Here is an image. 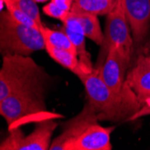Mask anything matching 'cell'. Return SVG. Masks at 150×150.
<instances>
[{
	"label": "cell",
	"mask_w": 150,
	"mask_h": 150,
	"mask_svg": "<svg viewBox=\"0 0 150 150\" xmlns=\"http://www.w3.org/2000/svg\"><path fill=\"white\" fill-rule=\"evenodd\" d=\"M76 76L83 83L88 102L95 108L99 120H115L129 114L131 116L141 108L136 95L120 96L113 93L104 83L98 67H94L92 72H80Z\"/></svg>",
	"instance_id": "obj_1"
},
{
	"label": "cell",
	"mask_w": 150,
	"mask_h": 150,
	"mask_svg": "<svg viewBox=\"0 0 150 150\" xmlns=\"http://www.w3.org/2000/svg\"><path fill=\"white\" fill-rule=\"evenodd\" d=\"M44 71L32 58L4 55L0 70V101L22 91H43Z\"/></svg>",
	"instance_id": "obj_2"
},
{
	"label": "cell",
	"mask_w": 150,
	"mask_h": 150,
	"mask_svg": "<svg viewBox=\"0 0 150 150\" xmlns=\"http://www.w3.org/2000/svg\"><path fill=\"white\" fill-rule=\"evenodd\" d=\"M46 49L43 35L37 28L13 19L7 11L0 13V50L4 55L29 56Z\"/></svg>",
	"instance_id": "obj_3"
},
{
	"label": "cell",
	"mask_w": 150,
	"mask_h": 150,
	"mask_svg": "<svg viewBox=\"0 0 150 150\" xmlns=\"http://www.w3.org/2000/svg\"><path fill=\"white\" fill-rule=\"evenodd\" d=\"M130 30L123 0H115L113 8L107 15L104 40L94 67H100L103 64L109 51L112 48H119L132 56L134 42Z\"/></svg>",
	"instance_id": "obj_4"
},
{
	"label": "cell",
	"mask_w": 150,
	"mask_h": 150,
	"mask_svg": "<svg viewBox=\"0 0 150 150\" xmlns=\"http://www.w3.org/2000/svg\"><path fill=\"white\" fill-rule=\"evenodd\" d=\"M45 110L42 91L17 92L0 101V114L10 127L23 118L43 114Z\"/></svg>",
	"instance_id": "obj_5"
},
{
	"label": "cell",
	"mask_w": 150,
	"mask_h": 150,
	"mask_svg": "<svg viewBox=\"0 0 150 150\" xmlns=\"http://www.w3.org/2000/svg\"><path fill=\"white\" fill-rule=\"evenodd\" d=\"M131 55L119 48L109 51L103 64L98 67L102 78L111 91L120 96L136 95L125 84V74L130 62Z\"/></svg>",
	"instance_id": "obj_6"
},
{
	"label": "cell",
	"mask_w": 150,
	"mask_h": 150,
	"mask_svg": "<svg viewBox=\"0 0 150 150\" xmlns=\"http://www.w3.org/2000/svg\"><path fill=\"white\" fill-rule=\"evenodd\" d=\"M58 124L52 120H43L27 137L17 129H12L11 134L2 142L1 150H47L50 146L51 136Z\"/></svg>",
	"instance_id": "obj_7"
},
{
	"label": "cell",
	"mask_w": 150,
	"mask_h": 150,
	"mask_svg": "<svg viewBox=\"0 0 150 150\" xmlns=\"http://www.w3.org/2000/svg\"><path fill=\"white\" fill-rule=\"evenodd\" d=\"M99 120L95 108L88 102L82 112L67 122L63 132L51 143L50 150H72V146L83 132L92 124Z\"/></svg>",
	"instance_id": "obj_8"
},
{
	"label": "cell",
	"mask_w": 150,
	"mask_h": 150,
	"mask_svg": "<svg viewBox=\"0 0 150 150\" xmlns=\"http://www.w3.org/2000/svg\"><path fill=\"white\" fill-rule=\"evenodd\" d=\"M136 46L143 44L150 30V0H123Z\"/></svg>",
	"instance_id": "obj_9"
},
{
	"label": "cell",
	"mask_w": 150,
	"mask_h": 150,
	"mask_svg": "<svg viewBox=\"0 0 150 150\" xmlns=\"http://www.w3.org/2000/svg\"><path fill=\"white\" fill-rule=\"evenodd\" d=\"M124 86L137 96L141 106L150 98V58L139 55L133 69L126 76Z\"/></svg>",
	"instance_id": "obj_10"
},
{
	"label": "cell",
	"mask_w": 150,
	"mask_h": 150,
	"mask_svg": "<svg viewBox=\"0 0 150 150\" xmlns=\"http://www.w3.org/2000/svg\"><path fill=\"white\" fill-rule=\"evenodd\" d=\"M114 127H102L93 123L90 125L72 146V150H111L112 146L110 141L111 133Z\"/></svg>",
	"instance_id": "obj_11"
},
{
	"label": "cell",
	"mask_w": 150,
	"mask_h": 150,
	"mask_svg": "<svg viewBox=\"0 0 150 150\" xmlns=\"http://www.w3.org/2000/svg\"><path fill=\"white\" fill-rule=\"evenodd\" d=\"M114 5L115 0H74L71 12L104 16L111 12Z\"/></svg>",
	"instance_id": "obj_12"
},
{
	"label": "cell",
	"mask_w": 150,
	"mask_h": 150,
	"mask_svg": "<svg viewBox=\"0 0 150 150\" xmlns=\"http://www.w3.org/2000/svg\"><path fill=\"white\" fill-rule=\"evenodd\" d=\"M71 12V11H70ZM73 16L80 23L84 31L86 37L92 40L97 45H102L104 40V33H103L100 23L97 19V16L90 15V13H74Z\"/></svg>",
	"instance_id": "obj_13"
},
{
	"label": "cell",
	"mask_w": 150,
	"mask_h": 150,
	"mask_svg": "<svg viewBox=\"0 0 150 150\" xmlns=\"http://www.w3.org/2000/svg\"><path fill=\"white\" fill-rule=\"evenodd\" d=\"M45 50L56 62L66 69L71 70L74 74L76 75L80 72H85L76 54L66 50L54 48L50 45H46Z\"/></svg>",
	"instance_id": "obj_14"
},
{
	"label": "cell",
	"mask_w": 150,
	"mask_h": 150,
	"mask_svg": "<svg viewBox=\"0 0 150 150\" xmlns=\"http://www.w3.org/2000/svg\"><path fill=\"white\" fill-rule=\"evenodd\" d=\"M61 30L67 33V35L69 37L72 43L75 45L76 50L77 58H78L82 67H83L85 72L86 73L92 72L94 69V67L93 66L90 54L86 50V40H85L86 36H85V34L80 33L72 32L69 29L65 28V27H62Z\"/></svg>",
	"instance_id": "obj_15"
},
{
	"label": "cell",
	"mask_w": 150,
	"mask_h": 150,
	"mask_svg": "<svg viewBox=\"0 0 150 150\" xmlns=\"http://www.w3.org/2000/svg\"><path fill=\"white\" fill-rule=\"evenodd\" d=\"M40 31L43 35L46 45H50L57 49L66 50L76 54V50L75 45L72 43L69 37L62 30L61 31L52 30L43 25L40 27Z\"/></svg>",
	"instance_id": "obj_16"
},
{
	"label": "cell",
	"mask_w": 150,
	"mask_h": 150,
	"mask_svg": "<svg viewBox=\"0 0 150 150\" xmlns=\"http://www.w3.org/2000/svg\"><path fill=\"white\" fill-rule=\"evenodd\" d=\"M3 1L5 3L6 11L10 13V16L16 21L23 24H25L27 26L33 27V28H37L40 30V26L38 25V23L32 17H30L27 15V13L22 11L12 0H3Z\"/></svg>",
	"instance_id": "obj_17"
},
{
	"label": "cell",
	"mask_w": 150,
	"mask_h": 150,
	"mask_svg": "<svg viewBox=\"0 0 150 150\" xmlns=\"http://www.w3.org/2000/svg\"><path fill=\"white\" fill-rule=\"evenodd\" d=\"M22 11H23L25 13H27L30 17H32L40 27L43 26L40 19V10L37 6V2L35 0H12Z\"/></svg>",
	"instance_id": "obj_18"
},
{
	"label": "cell",
	"mask_w": 150,
	"mask_h": 150,
	"mask_svg": "<svg viewBox=\"0 0 150 150\" xmlns=\"http://www.w3.org/2000/svg\"><path fill=\"white\" fill-rule=\"evenodd\" d=\"M42 11L46 16L52 17V18H55V19L61 20V21H63L69 13V12H67V11L61 9L60 7L56 6L51 1L42 7Z\"/></svg>",
	"instance_id": "obj_19"
},
{
	"label": "cell",
	"mask_w": 150,
	"mask_h": 150,
	"mask_svg": "<svg viewBox=\"0 0 150 150\" xmlns=\"http://www.w3.org/2000/svg\"><path fill=\"white\" fill-rule=\"evenodd\" d=\"M147 115H150V98L146 99L142 104L138 112H136L135 113H133L130 117H129L128 120H138L141 117L147 116Z\"/></svg>",
	"instance_id": "obj_20"
},
{
	"label": "cell",
	"mask_w": 150,
	"mask_h": 150,
	"mask_svg": "<svg viewBox=\"0 0 150 150\" xmlns=\"http://www.w3.org/2000/svg\"><path fill=\"white\" fill-rule=\"evenodd\" d=\"M50 1L61 9L67 12H70L74 0H50Z\"/></svg>",
	"instance_id": "obj_21"
},
{
	"label": "cell",
	"mask_w": 150,
	"mask_h": 150,
	"mask_svg": "<svg viewBox=\"0 0 150 150\" xmlns=\"http://www.w3.org/2000/svg\"><path fill=\"white\" fill-rule=\"evenodd\" d=\"M35 1H36L37 3H44V2L48 1V0H35Z\"/></svg>",
	"instance_id": "obj_22"
},
{
	"label": "cell",
	"mask_w": 150,
	"mask_h": 150,
	"mask_svg": "<svg viewBox=\"0 0 150 150\" xmlns=\"http://www.w3.org/2000/svg\"><path fill=\"white\" fill-rule=\"evenodd\" d=\"M149 58H150V56H149Z\"/></svg>",
	"instance_id": "obj_23"
}]
</instances>
